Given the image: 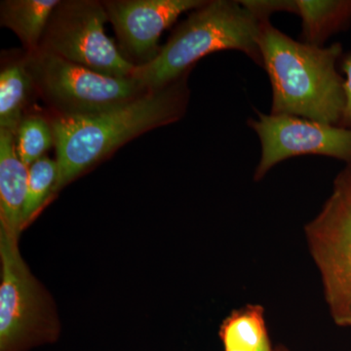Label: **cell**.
Returning a JSON list of instances; mask_svg holds the SVG:
<instances>
[{
    "instance_id": "cell-1",
    "label": "cell",
    "mask_w": 351,
    "mask_h": 351,
    "mask_svg": "<svg viewBox=\"0 0 351 351\" xmlns=\"http://www.w3.org/2000/svg\"><path fill=\"white\" fill-rule=\"evenodd\" d=\"M189 75L112 110L87 117H49L58 164L53 193L132 138L182 119L189 101Z\"/></svg>"
},
{
    "instance_id": "cell-2",
    "label": "cell",
    "mask_w": 351,
    "mask_h": 351,
    "mask_svg": "<svg viewBox=\"0 0 351 351\" xmlns=\"http://www.w3.org/2000/svg\"><path fill=\"white\" fill-rule=\"evenodd\" d=\"M262 68L272 90L271 114L302 117L339 125L346 97L339 73L343 48L295 40L271 23H263L260 38Z\"/></svg>"
},
{
    "instance_id": "cell-3",
    "label": "cell",
    "mask_w": 351,
    "mask_h": 351,
    "mask_svg": "<svg viewBox=\"0 0 351 351\" xmlns=\"http://www.w3.org/2000/svg\"><path fill=\"white\" fill-rule=\"evenodd\" d=\"M161 46L156 59L136 66L131 77L145 89L167 86L202 58L219 51H239L263 66L260 38L263 23L235 0H205ZM267 23V22H265Z\"/></svg>"
},
{
    "instance_id": "cell-4",
    "label": "cell",
    "mask_w": 351,
    "mask_h": 351,
    "mask_svg": "<svg viewBox=\"0 0 351 351\" xmlns=\"http://www.w3.org/2000/svg\"><path fill=\"white\" fill-rule=\"evenodd\" d=\"M24 60L36 95L48 106L53 117L96 114L149 92L134 78L101 75L40 49L24 51Z\"/></svg>"
},
{
    "instance_id": "cell-5",
    "label": "cell",
    "mask_w": 351,
    "mask_h": 351,
    "mask_svg": "<svg viewBox=\"0 0 351 351\" xmlns=\"http://www.w3.org/2000/svg\"><path fill=\"white\" fill-rule=\"evenodd\" d=\"M107 21L101 1H60L51 15L39 49L101 75L131 77L136 66L108 38Z\"/></svg>"
},
{
    "instance_id": "cell-6",
    "label": "cell",
    "mask_w": 351,
    "mask_h": 351,
    "mask_svg": "<svg viewBox=\"0 0 351 351\" xmlns=\"http://www.w3.org/2000/svg\"><path fill=\"white\" fill-rule=\"evenodd\" d=\"M309 253L322 281L335 324L351 328V200L332 189L318 214L304 226Z\"/></svg>"
},
{
    "instance_id": "cell-7",
    "label": "cell",
    "mask_w": 351,
    "mask_h": 351,
    "mask_svg": "<svg viewBox=\"0 0 351 351\" xmlns=\"http://www.w3.org/2000/svg\"><path fill=\"white\" fill-rule=\"evenodd\" d=\"M18 239L0 228V351H21L55 334L43 288L23 260Z\"/></svg>"
},
{
    "instance_id": "cell-8",
    "label": "cell",
    "mask_w": 351,
    "mask_h": 351,
    "mask_svg": "<svg viewBox=\"0 0 351 351\" xmlns=\"http://www.w3.org/2000/svg\"><path fill=\"white\" fill-rule=\"evenodd\" d=\"M257 112L247 124L257 134L261 157L254 181L293 157L319 156L351 164V129L302 117Z\"/></svg>"
},
{
    "instance_id": "cell-9",
    "label": "cell",
    "mask_w": 351,
    "mask_h": 351,
    "mask_svg": "<svg viewBox=\"0 0 351 351\" xmlns=\"http://www.w3.org/2000/svg\"><path fill=\"white\" fill-rule=\"evenodd\" d=\"M103 2L114 27L121 52L135 66L149 63L160 51L162 32L184 12L205 0H107Z\"/></svg>"
},
{
    "instance_id": "cell-10",
    "label": "cell",
    "mask_w": 351,
    "mask_h": 351,
    "mask_svg": "<svg viewBox=\"0 0 351 351\" xmlns=\"http://www.w3.org/2000/svg\"><path fill=\"white\" fill-rule=\"evenodd\" d=\"M29 170L16 149V136L0 129V228L19 237L24 226Z\"/></svg>"
},
{
    "instance_id": "cell-11",
    "label": "cell",
    "mask_w": 351,
    "mask_h": 351,
    "mask_svg": "<svg viewBox=\"0 0 351 351\" xmlns=\"http://www.w3.org/2000/svg\"><path fill=\"white\" fill-rule=\"evenodd\" d=\"M36 95L31 75L25 68L24 53L2 59L0 71V129L17 133L27 117V106Z\"/></svg>"
},
{
    "instance_id": "cell-12",
    "label": "cell",
    "mask_w": 351,
    "mask_h": 351,
    "mask_svg": "<svg viewBox=\"0 0 351 351\" xmlns=\"http://www.w3.org/2000/svg\"><path fill=\"white\" fill-rule=\"evenodd\" d=\"M301 18V41L323 47L351 25V0H295Z\"/></svg>"
},
{
    "instance_id": "cell-13",
    "label": "cell",
    "mask_w": 351,
    "mask_h": 351,
    "mask_svg": "<svg viewBox=\"0 0 351 351\" xmlns=\"http://www.w3.org/2000/svg\"><path fill=\"white\" fill-rule=\"evenodd\" d=\"M61 0H2L0 23L15 32L25 53L39 49L53 11Z\"/></svg>"
},
{
    "instance_id": "cell-14",
    "label": "cell",
    "mask_w": 351,
    "mask_h": 351,
    "mask_svg": "<svg viewBox=\"0 0 351 351\" xmlns=\"http://www.w3.org/2000/svg\"><path fill=\"white\" fill-rule=\"evenodd\" d=\"M225 351H258L269 336L265 327V309L248 304L233 311L219 330Z\"/></svg>"
},
{
    "instance_id": "cell-15",
    "label": "cell",
    "mask_w": 351,
    "mask_h": 351,
    "mask_svg": "<svg viewBox=\"0 0 351 351\" xmlns=\"http://www.w3.org/2000/svg\"><path fill=\"white\" fill-rule=\"evenodd\" d=\"M53 145L54 135L49 117L27 114L16 133V149L22 162L31 167Z\"/></svg>"
},
{
    "instance_id": "cell-16",
    "label": "cell",
    "mask_w": 351,
    "mask_h": 351,
    "mask_svg": "<svg viewBox=\"0 0 351 351\" xmlns=\"http://www.w3.org/2000/svg\"><path fill=\"white\" fill-rule=\"evenodd\" d=\"M57 177V161L49 157H41L29 167L27 199L23 211L24 226L36 217L53 193Z\"/></svg>"
},
{
    "instance_id": "cell-17",
    "label": "cell",
    "mask_w": 351,
    "mask_h": 351,
    "mask_svg": "<svg viewBox=\"0 0 351 351\" xmlns=\"http://www.w3.org/2000/svg\"><path fill=\"white\" fill-rule=\"evenodd\" d=\"M240 3L263 23L270 22V17L276 13H298L295 0H240Z\"/></svg>"
},
{
    "instance_id": "cell-18",
    "label": "cell",
    "mask_w": 351,
    "mask_h": 351,
    "mask_svg": "<svg viewBox=\"0 0 351 351\" xmlns=\"http://www.w3.org/2000/svg\"><path fill=\"white\" fill-rule=\"evenodd\" d=\"M339 71L345 75L343 89H345L346 104L339 126L351 129V52L343 54L339 63Z\"/></svg>"
},
{
    "instance_id": "cell-19",
    "label": "cell",
    "mask_w": 351,
    "mask_h": 351,
    "mask_svg": "<svg viewBox=\"0 0 351 351\" xmlns=\"http://www.w3.org/2000/svg\"><path fill=\"white\" fill-rule=\"evenodd\" d=\"M332 189L339 191L351 200V164L346 165L336 176L332 182Z\"/></svg>"
},
{
    "instance_id": "cell-20",
    "label": "cell",
    "mask_w": 351,
    "mask_h": 351,
    "mask_svg": "<svg viewBox=\"0 0 351 351\" xmlns=\"http://www.w3.org/2000/svg\"><path fill=\"white\" fill-rule=\"evenodd\" d=\"M258 351H274V350H272L271 343H270L269 336L263 339L262 345H261L260 348H258Z\"/></svg>"
},
{
    "instance_id": "cell-21",
    "label": "cell",
    "mask_w": 351,
    "mask_h": 351,
    "mask_svg": "<svg viewBox=\"0 0 351 351\" xmlns=\"http://www.w3.org/2000/svg\"><path fill=\"white\" fill-rule=\"evenodd\" d=\"M274 351H289L287 348H284V346H279V348H276Z\"/></svg>"
}]
</instances>
